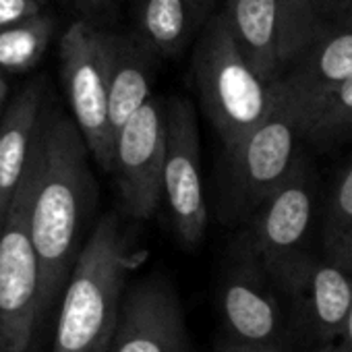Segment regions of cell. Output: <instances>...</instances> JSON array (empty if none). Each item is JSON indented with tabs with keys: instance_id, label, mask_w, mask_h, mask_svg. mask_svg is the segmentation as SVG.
Masks as SVG:
<instances>
[{
	"instance_id": "obj_28",
	"label": "cell",
	"mask_w": 352,
	"mask_h": 352,
	"mask_svg": "<svg viewBox=\"0 0 352 352\" xmlns=\"http://www.w3.org/2000/svg\"><path fill=\"white\" fill-rule=\"evenodd\" d=\"M40 3H44V5H46V3H48V0H40Z\"/></svg>"
},
{
	"instance_id": "obj_15",
	"label": "cell",
	"mask_w": 352,
	"mask_h": 352,
	"mask_svg": "<svg viewBox=\"0 0 352 352\" xmlns=\"http://www.w3.org/2000/svg\"><path fill=\"white\" fill-rule=\"evenodd\" d=\"M220 13L245 58L274 85L284 69L280 0H226Z\"/></svg>"
},
{
	"instance_id": "obj_19",
	"label": "cell",
	"mask_w": 352,
	"mask_h": 352,
	"mask_svg": "<svg viewBox=\"0 0 352 352\" xmlns=\"http://www.w3.org/2000/svg\"><path fill=\"white\" fill-rule=\"evenodd\" d=\"M56 32V19L46 11L0 32V71L25 73L34 69Z\"/></svg>"
},
{
	"instance_id": "obj_9",
	"label": "cell",
	"mask_w": 352,
	"mask_h": 352,
	"mask_svg": "<svg viewBox=\"0 0 352 352\" xmlns=\"http://www.w3.org/2000/svg\"><path fill=\"white\" fill-rule=\"evenodd\" d=\"M164 160L166 102L151 96L114 141L112 172L122 208L131 218L149 220L164 201Z\"/></svg>"
},
{
	"instance_id": "obj_13",
	"label": "cell",
	"mask_w": 352,
	"mask_h": 352,
	"mask_svg": "<svg viewBox=\"0 0 352 352\" xmlns=\"http://www.w3.org/2000/svg\"><path fill=\"white\" fill-rule=\"evenodd\" d=\"M350 79L352 28L331 25L284 67L274 91L298 124L315 104Z\"/></svg>"
},
{
	"instance_id": "obj_14",
	"label": "cell",
	"mask_w": 352,
	"mask_h": 352,
	"mask_svg": "<svg viewBox=\"0 0 352 352\" xmlns=\"http://www.w3.org/2000/svg\"><path fill=\"white\" fill-rule=\"evenodd\" d=\"M44 81H30L0 120V228L36 153L44 122Z\"/></svg>"
},
{
	"instance_id": "obj_20",
	"label": "cell",
	"mask_w": 352,
	"mask_h": 352,
	"mask_svg": "<svg viewBox=\"0 0 352 352\" xmlns=\"http://www.w3.org/2000/svg\"><path fill=\"white\" fill-rule=\"evenodd\" d=\"M323 255L352 274V162L336 183L323 220Z\"/></svg>"
},
{
	"instance_id": "obj_7",
	"label": "cell",
	"mask_w": 352,
	"mask_h": 352,
	"mask_svg": "<svg viewBox=\"0 0 352 352\" xmlns=\"http://www.w3.org/2000/svg\"><path fill=\"white\" fill-rule=\"evenodd\" d=\"M220 315L226 344L270 352L294 348L288 311L280 302L278 288L247 249L222 278Z\"/></svg>"
},
{
	"instance_id": "obj_12",
	"label": "cell",
	"mask_w": 352,
	"mask_h": 352,
	"mask_svg": "<svg viewBox=\"0 0 352 352\" xmlns=\"http://www.w3.org/2000/svg\"><path fill=\"white\" fill-rule=\"evenodd\" d=\"M286 298L292 346L313 352L342 331L352 309V274L317 257Z\"/></svg>"
},
{
	"instance_id": "obj_4",
	"label": "cell",
	"mask_w": 352,
	"mask_h": 352,
	"mask_svg": "<svg viewBox=\"0 0 352 352\" xmlns=\"http://www.w3.org/2000/svg\"><path fill=\"white\" fill-rule=\"evenodd\" d=\"M38 147L0 228V352H30L42 315L40 261L30 232Z\"/></svg>"
},
{
	"instance_id": "obj_27",
	"label": "cell",
	"mask_w": 352,
	"mask_h": 352,
	"mask_svg": "<svg viewBox=\"0 0 352 352\" xmlns=\"http://www.w3.org/2000/svg\"><path fill=\"white\" fill-rule=\"evenodd\" d=\"M7 94H9V81L3 75V71H0V106H3V102L7 100Z\"/></svg>"
},
{
	"instance_id": "obj_1",
	"label": "cell",
	"mask_w": 352,
	"mask_h": 352,
	"mask_svg": "<svg viewBox=\"0 0 352 352\" xmlns=\"http://www.w3.org/2000/svg\"><path fill=\"white\" fill-rule=\"evenodd\" d=\"M87 143L77 122L46 110L38 141V181L30 208V232L40 261L42 313L69 282L77 239L91 199Z\"/></svg>"
},
{
	"instance_id": "obj_6",
	"label": "cell",
	"mask_w": 352,
	"mask_h": 352,
	"mask_svg": "<svg viewBox=\"0 0 352 352\" xmlns=\"http://www.w3.org/2000/svg\"><path fill=\"white\" fill-rule=\"evenodd\" d=\"M110 36L85 19H77L60 38V75L67 100L89 153L100 168L112 172L114 135L108 116Z\"/></svg>"
},
{
	"instance_id": "obj_8",
	"label": "cell",
	"mask_w": 352,
	"mask_h": 352,
	"mask_svg": "<svg viewBox=\"0 0 352 352\" xmlns=\"http://www.w3.org/2000/svg\"><path fill=\"white\" fill-rule=\"evenodd\" d=\"M199 153V129L193 104L185 98H170L166 102L164 204L176 236L187 247H195L208 230V201Z\"/></svg>"
},
{
	"instance_id": "obj_10",
	"label": "cell",
	"mask_w": 352,
	"mask_h": 352,
	"mask_svg": "<svg viewBox=\"0 0 352 352\" xmlns=\"http://www.w3.org/2000/svg\"><path fill=\"white\" fill-rule=\"evenodd\" d=\"M298 139L302 137L294 116L274 91L267 118L230 151L236 199L245 210H259L286 185L302 162L296 155Z\"/></svg>"
},
{
	"instance_id": "obj_25",
	"label": "cell",
	"mask_w": 352,
	"mask_h": 352,
	"mask_svg": "<svg viewBox=\"0 0 352 352\" xmlns=\"http://www.w3.org/2000/svg\"><path fill=\"white\" fill-rule=\"evenodd\" d=\"M336 28H352V0H344L336 19H333Z\"/></svg>"
},
{
	"instance_id": "obj_21",
	"label": "cell",
	"mask_w": 352,
	"mask_h": 352,
	"mask_svg": "<svg viewBox=\"0 0 352 352\" xmlns=\"http://www.w3.org/2000/svg\"><path fill=\"white\" fill-rule=\"evenodd\" d=\"M300 137L315 145H333L352 135V79L315 104L298 122Z\"/></svg>"
},
{
	"instance_id": "obj_22",
	"label": "cell",
	"mask_w": 352,
	"mask_h": 352,
	"mask_svg": "<svg viewBox=\"0 0 352 352\" xmlns=\"http://www.w3.org/2000/svg\"><path fill=\"white\" fill-rule=\"evenodd\" d=\"M40 0H0V32L44 13Z\"/></svg>"
},
{
	"instance_id": "obj_18",
	"label": "cell",
	"mask_w": 352,
	"mask_h": 352,
	"mask_svg": "<svg viewBox=\"0 0 352 352\" xmlns=\"http://www.w3.org/2000/svg\"><path fill=\"white\" fill-rule=\"evenodd\" d=\"M342 3L344 0H280L284 67L317 36L333 25Z\"/></svg>"
},
{
	"instance_id": "obj_16",
	"label": "cell",
	"mask_w": 352,
	"mask_h": 352,
	"mask_svg": "<svg viewBox=\"0 0 352 352\" xmlns=\"http://www.w3.org/2000/svg\"><path fill=\"white\" fill-rule=\"evenodd\" d=\"M157 56L135 34L110 36V87H108V116L116 141L118 131L137 114L151 98V83Z\"/></svg>"
},
{
	"instance_id": "obj_23",
	"label": "cell",
	"mask_w": 352,
	"mask_h": 352,
	"mask_svg": "<svg viewBox=\"0 0 352 352\" xmlns=\"http://www.w3.org/2000/svg\"><path fill=\"white\" fill-rule=\"evenodd\" d=\"M71 3L81 15L79 19L91 21L96 25H102V21L114 13V0H71Z\"/></svg>"
},
{
	"instance_id": "obj_24",
	"label": "cell",
	"mask_w": 352,
	"mask_h": 352,
	"mask_svg": "<svg viewBox=\"0 0 352 352\" xmlns=\"http://www.w3.org/2000/svg\"><path fill=\"white\" fill-rule=\"evenodd\" d=\"M313 352H352V309H350V315H348L342 331L338 333V338L333 342H329L327 346L317 348Z\"/></svg>"
},
{
	"instance_id": "obj_2",
	"label": "cell",
	"mask_w": 352,
	"mask_h": 352,
	"mask_svg": "<svg viewBox=\"0 0 352 352\" xmlns=\"http://www.w3.org/2000/svg\"><path fill=\"white\" fill-rule=\"evenodd\" d=\"M131 267L116 216H104L81 247L65 288L52 352H110Z\"/></svg>"
},
{
	"instance_id": "obj_17",
	"label": "cell",
	"mask_w": 352,
	"mask_h": 352,
	"mask_svg": "<svg viewBox=\"0 0 352 352\" xmlns=\"http://www.w3.org/2000/svg\"><path fill=\"white\" fill-rule=\"evenodd\" d=\"M206 0H139L137 36L157 58L179 56L204 28Z\"/></svg>"
},
{
	"instance_id": "obj_11",
	"label": "cell",
	"mask_w": 352,
	"mask_h": 352,
	"mask_svg": "<svg viewBox=\"0 0 352 352\" xmlns=\"http://www.w3.org/2000/svg\"><path fill=\"white\" fill-rule=\"evenodd\" d=\"M110 352H193L183 305L166 280L147 278L126 292Z\"/></svg>"
},
{
	"instance_id": "obj_26",
	"label": "cell",
	"mask_w": 352,
	"mask_h": 352,
	"mask_svg": "<svg viewBox=\"0 0 352 352\" xmlns=\"http://www.w3.org/2000/svg\"><path fill=\"white\" fill-rule=\"evenodd\" d=\"M220 352H270V350H253V348H241V346H232V344H222Z\"/></svg>"
},
{
	"instance_id": "obj_3",
	"label": "cell",
	"mask_w": 352,
	"mask_h": 352,
	"mask_svg": "<svg viewBox=\"0 0 352 352\" xmlns=\"http://www.w3.org/2000/svg\"><path fill=\"white\" fill-rule=\"evenodd\" d=\"M191 65L204 110L230 153L272 112L274 85L245 58L222 13L206 21Z\"/></svg>"
},
{
	"instance_id": "obj_5",
	"label": "cell",
	"mask_w": 352,
	"mask_h": 352,
	"mask_svg": "<svg viewBox=\"0 0 352 352\" xmlns=\"http://www.w3.org/2000/svg\"><path fill=\"white\" fill-rule=\"evenodd\" d=\"M315 214L313 179L305 162L259 210L245 249L253 255L280 294L288 296L311 270V226Z\"/></svg>"
}]
</instances>
